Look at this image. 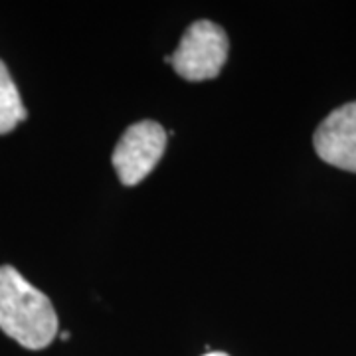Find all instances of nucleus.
<instances>
[{
	"label": "nucleus",
	"mask_w": 356,
	"mask_h": 356,
	"mask_svg": "<svg viewBox=\"0 0 356 356\" xmlns=\"http://www.w3.org/2000/svg\"><path fill=\"white\" fill-rule=\"evenodd\" d=\"M0 329L30 350L46 348L58 334L51 301L13 266L0 267Z\"/></svg>",
	"instance_id": "f257e3e1"
},
{
	"label": "nucleus",
	"mask_w": 356,
	"mask_h": 356,
	"mask_svg": "<svg viewBox=\"0 0 356 356\" xmlns=\"http://www.w3.org/2000/svg\"><path fill=\"white\" fill-rule=\"evenodd\" d=\"M229 54V40L224 28L210 20H198L182 34L175 54L165 58L178 76L186 81H204L220 76Z\"/></svg>",
	"instance_id": "f03ea898"
},
{
	"label": "nucleus",
	"mask_w": 356,
	"mask_h": 356,
	"mask_svg": "<svg viewBox=\"0 0 356 356\" xmlns=\"http://www.w3.org/2000/svg\"><path fill=\"white\" fill-rule=\"evenodd\" d=\"M165 127L156 121L145 119L123 133L113 151V166L125 186H137L159 165L166 151Z\"/></svg>",
	"instance_id": "7ed1b4c3"
},
{
	"label": "nucleus",
	"mask_w": 356,
	"mask_h": 356,
	"mask_svg": "<svg viewBox=\"0 0 356 356\" xmlns=\"http://www.w3.org/2000/svg\"><path fill=\"white\" fill-rule=\"evenodd\" d=\"M313 145L327 165L356 172V102L327 115L313 135Z\"/></svg>",
	"instance_id": "20e7f679"
},
{
	"label": "nucleus",
	"mask_w": 356,
	"mask_h": 356,
	"mask_svg": "<svg viewBox=\"0 0 356 356\" xmlns=\"http://www.w3.org/2000/svg\"><path fill=\"white\" fill-rule=\"evenodd\" d=\"M26 107L6 64L0 60V135H8L26 121Z\"/></svg>",
	"instance_id": "39448f33"
},
{
	"label": "nucleus",
	"mask_w": 356,
	"mask_h": 356,
	"mask_svg": "<svg viewBox=\"0 0 356 356\" xmlns=\"http://www.w3.org/2000/svg\"><path fill=\"white\" fill-rule=\"evenodd\" d=\"M204 356H228V355H224V353H208V355H204Z\"/></svg>",
	"instance_id": "423d86ee"
}]
</instances>
